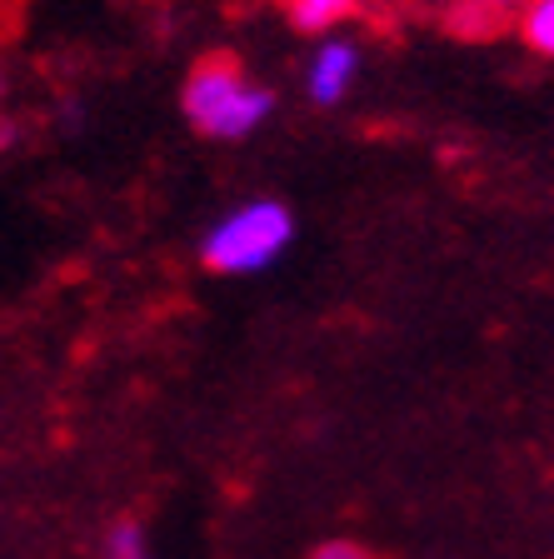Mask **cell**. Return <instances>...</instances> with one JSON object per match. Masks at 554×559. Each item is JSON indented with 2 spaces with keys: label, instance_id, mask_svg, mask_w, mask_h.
<instances>
[{
  "label": "cell",
  "instance_id": "obj_1",
  "mask_svg": "<svg viewBox=\"0 0 554 559\" xmlns=\"http://www.w3.org/2000/svg\"><path fill=\"white\" fill-rule=\"evenodd\" d=\"M185 116L200 135L210 140H245L255 130L266 126L275 116V91L266 85H255L235 60L225 56H210L190 70V81H185Z\"/></svg>",
  "mask_w": 554,
  "mask_h": 559
},
{
  "label": "cell",
  "instance_id": "obj_2",
  "mask_svg": "<svg viewBox=\"0 0 554 559\" xmlns=\"http://www.w3.org/2000/svg\"><path fill=\"white\" fill-rule=\"evenodd\" d=\"M295 240V215L285 200H250V205L231 210L225 221L210 225L200 260L215 275H260L270 270Z\"/></svg>",
  "mask_w": 554,
  "mask_h": 559
},
{
  "label": "cell",
  "instance_id": "obj_3",
  "mask_svg": "<svg viewBox=\"0 0 554 559\" xmlns=\"http://www.w3.org/2000/svg\"><path fill=\"white\" fill-rule=\"evenodd\" d=\"M359 75V50L350 40H325L310 60V75H305V91L315 105H340L350 95Z\"/></svg>",
  "mask_w": 554,
  "mask_h": 559
},
{
  "label": "cell",
  "instance_id": "obj_4",
  "mask_svg": "<svg viewBox=\"0 0 554 559\" xmlns=\"http://www.w3.org/2000/svg\"><path fill=\"white\" fill-rule=\"evenodd\" d=\"M350 5H355V0H290V25L305 35H320L345 21Z\"/></svg>",
  "mask_w": 554,
  "mask_h": 559
},
{
  "label": "cell",
  "instance_id": "obj_5",
  "mask_svg": "<svg viewBox=\"0 0 554 559\" xmlns=\"http://www.w3.org/2000/svg\"><path fill=\"white\" fill-rule=\"evenodd\" d=\"M520 40L534 56H550L554 50V0H530L520 15Z\"/></svg>",
  "mask_w": 554,
  "mask_h": 559
},
{
  "label": "cell",
  "instance_id": "obj_6",
  "mask_svg": "<svg viewBox=\"0 0 554 559\" xmlns=\"http://www.w3.org/2000/svg\"><path fill=\"white\" fill-rule=\"evenodd\" d=\"M105 559H151V545H145L140 520L110 524V535H105Z\"/></svg>",
  "mask_w": 554,
  "mask_h": 559
},
{
  "label": "cell",
  "instance_id": "obj_7",
  "mask_svg": "<svg viewBox=\"0 0 554 559\" xmlns=\"http://www.w3.org/2000/svg\"><path fill=\"white\" fill-rule=\"evenodd\" d=\"M310 559H380L369 545H359V539H325V545H315Z\"/></svg>",
  "mask_w": 554,
  "mask_h": 559
},
{
  "label": "cell",
  "instance_id": "obj_8",
  "mask_svg": "<svg viewBox=\"0 0 554 559\" xmlns=\"http://www.w3.org/2000/svg\"><path fill=\"white\" fill-rule=\"evenodd\" d=\"M480 5H490V0H480ZM495 5H505V0H495Z\"/></svg>",
  "mask_w": 554,
  "mask_h": 559
}]
</instances>
